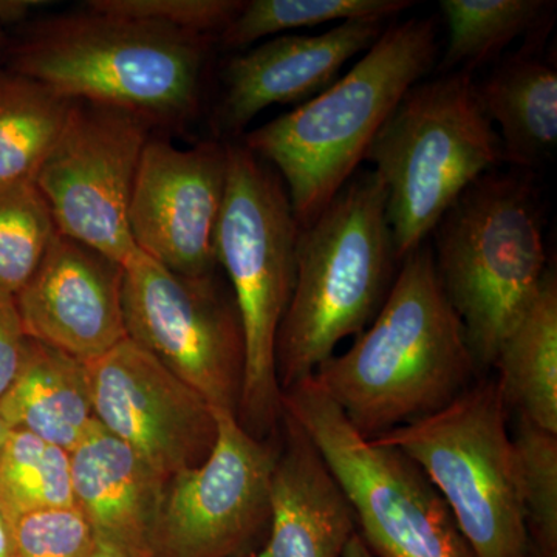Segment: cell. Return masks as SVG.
<instances>
[{"label":"cell","mask_w":557,"mask_h":557,"mask_svg":"<svg viewBox=\"0 0 557 557\" xmlns=\"http://www.w3.org/2000/svg\"><path fill=\"white\" fill-rule=\"evenodd\" d=\"M480 376L424 242L403 258L372 324L311 379L358 434L375 440L446 408Z\"/></svg>","instance_id":"obj_1"},{"label":"cell","mask_w":557,"mask_h":557,"mask_svg":"<svg viewBox=\"0 0 557 557\" xmlns=\"http://www.w3.org/2000/svg\"><path fill=\"white\" fill-rule=\"evenodd\" d=\"M399 263L383 183L372 170H358L299 228L295 289L276 338L281 392L313 376L341 341L372 324Z\"/></svg>","instance_id":"obj_2"},{"label":"cell","mask_w":557,"mask_h":557,"mask_svg":"<svg viewBox=\"0 0 557 557\" xmlns=\"http://www.w3.org/2000/svg\"><path fill=\"white\" fill-rule=\"evenodd\" d=\"M437 50L434 21L386 28L327 90L245 135L242 145L284 182L299 228L359 170L392 110L431 72Z\"/></svg>","instance_id":"obj_3"},{"label":"cell","mask_w":557,"mask_h":557,"mask_svg":"<svg viewBox=\"0 0 557 557\" xmlns=\"http://www.w3.org/2000/svg\"><path fill=\"white\" fill-rule=\"evenodd\" d=\"M209 42L211 36L87 9L33 24L14 47L10 72L70 100L177 123L199 108Z\"/></svg>","instance_id":"obj_4"},{"label":"cell","mask_w":557,"mask_h":557,"mask_svg":"<svg viewBox=\"0 0 557 557\" xmlns=\"http://www.w3.org/2000/svg\"><path fill=\"white\" fill-rule=\"evenodd\" d=\"M541 194L527 171L487 172L448 209L431 245L449 306L482 375L548 270Z\"/></svg>","instance_id":"obj_5"},{"label":"cell","mask_w":557,"mask_h":557,"mask_svg":"<svg viewBox=\"0 0 557 557\" xmlns=\"http://www.w3.org/2000/svg\"><path fill=\"white\" fill-rule=\"evenodd\" d=\"M225 196L215 228V259L228 277L245 336L237 418L262 440L284 417L276 338L296 282L299 225L276 171L242 143L226 145Z\"/></svg>","instance_id":"obj_6"},{"label":"cell","mask_w":557,"mask_h":557,"mask_svg":"<svg viewBox=\"0 0 557 557\" xmlns=\"http://www.w3.org/2000/svg\"><path fill=\"white\" fill-rule=\"evenodd\" d=\"M364 160L386 190V218L399 260L428 242L475 180L504 163L500 138L468 72L410 87Z\"/></svg>","instance_id":"obj_7"},{"label":"cell","mask_w":557,"mask_h":557,"mask_svg":"<svg viewBox=\"0 0 557 557\" xmlns=\"http://www.w3.org/2000/svg\"><path fill=\"white\" fill-rule=\"evenodd\" d=\"M509 417L496 379L483 375L446 408L375 438L423 469L475 557H527Z\"/></svg>","instance_id":"obj_8"},{"label":"cell","mask_w":557,"mask_h":557,"mask_svg":"<svg viewBox=\"0 0 557 557\" xmlns=\"http://www.w3.org/2000/svg\"><path fill=\"white\" fill-rule=\"evenodd\" d=\"M282 408L332 469L373 557H475L423 469L358 434L311 376L282 392Z\"/></svg>","instance_id":"obj_9"},{"label":"cell","mask_w":557,"mask_h":557,"mask_svg":"<svg viewBox=\"0 0 557 557\" xmlns=\"http://www.w3.org/2000/svg\"><path fill=\"white\" fill-rule=\"evenodd\" d=\"M123 269L127 336L212 409L237 416L245 336L231 288L215 273L183 276L141 251Z\"/></svg>","instance_id":"obj_10"},{"label":"cell","mask_w":557,"mask_h":557,"mask_svg":"<svg viewBox=\"0 0 557 557\" xmlns=\"http://www.w3.org/2000/svg\"><path fill=\"white\" fill-rule=\"evenodd\" d=\"M152 124L113 106L73 100L57 145L36 174L58 233L126 265L132 190Z\"/></svg>","instance_id":"obj_11"},{"label":"cell","mask_w":557,"mask_h":557,"mask_svg":"<svg viewBox=\"0 0 557 557\" xmlns=\"http://www.w3.org/2000/svg\"><path fill=\"white\" fill-rule=\"evenodd\" d=\"M214 410L218 438L203 463L170 480L156 555L233 557L270 522V485L278 450L252 437L236 413Z\"/></svg>","instance_id":"obj_12"},{"label":"cell","mask_w":557,"mask_h":557,"mask_svg":"<svg viewBox=\"0 0 557 557\" xmlns=\"http://www.w3.org/2000/svg\"><path fill=\"white\" fill-rule=\"evenodd\" d=\"M95 418L170 482L214 448V410L129 336L84 362Z\"/></svg>","instance_id":"obj_13"},{"label":"cell","mask_w":557,"mask_h":557,"mask_svg":"<svg viewBox=\"0 0 557 557\" xmlns=\"http://www.w3.org/2000/svg\"><path fill=\"white\" fill-rule=\"evenodd\" d=\"M226 170V145L205 141L180 149L149 138L129 207V230L139 251L183 276L215 273Z\"/></svg>","instance_id":"obj_14"},{"label":"cell","mask_w":557,"mask_h":557,"mask_svg":"<svg viewBox=\"0 0 557 557\" xmlns=\"http://www.w3.org/2000/svg\"><path fill=\"white\" fill-rule=\"evenodd\" d=\"M123 265L58 233L14 302L28 339L89 362L127 338Z\"/></svg>","instance_id":"obj_15"},{"label":"cell","mask_w":557,"mask_h":557,"mask_svg":"<svg viewBox=\"0 0 557 557\" xmlns=\"http://www.w3.org/2000/svg\"><path fill=\"white\" fill-rule=\"evenodd\" d=\"M386 22L348 21L319 35H281L234 57L225 67L219 121L228 134H244L262 110L304 104L339 79L341 70L366 53Z\"/></svg>","instance_id":"obj_16"},{"label":"cell","mask_w":557,"mask_h":557,"mask_svg":"<svg viewBox=\"0 0 557 557\" xmlns=\"http://www.w3.org/2000/svg\"><path fill=\"white\" fill-rule=\"evenodd\" d=\"M284 448L270 485V536L249 557H343L357 533L354 508L317 445L284 410Z\"/></svg>","instance_id":"obj_17"},{"label":"cell","mask_w":557,"mask_h":557,"mask_svg":"<svg viewBox=\"0 0 557 557\" xmlns=\"http://www.w3.org/2000/svg\"><path fill=\"white\" fill-rule=\"evenodd\" d=\"M75 505L95 537L131 557L156 556L168 482L101 424L70 453Z\"/></svg>","instance_id":"obj_18"},{"label":"cell","mask_w":557,"mask_h":557,"mask_svg":"<svg viewBox=\"0 0 557 557\" xmlns=\"http://www.w3.org/2000/svg\"><path fill=\"white\" fill-rule=\"evenodd\" d=\"M0 417L11 431L28 432L72 453L100 424L86 364L28 339L20 372L0 398Z\"/></svg>","instance_id":"obj_19"},{"label":"cell","mask_w":557,"mask_h":557,"mask_svg":"<svg viewBox=\"0 0 557 557\" xmlns=\"http://www.w3.org/2000/svg\"><path fill=\"white\" fill-rule=\"evenodd\" d=\"M475 91L486 119L498 127L505 163L533 170L557 143V72L530 49L508 58Z\"/></svg>","instance_id":"obj_20"},{"label":"cell","mask_w":557,"mask_h":557,"mask_svg":"<svg viewBox=\"0 0 557 557\" xmlns=\"http://www.w3.org/2000/svg\"><path fill=\"white\" fill-rule=\"evenodd\" d=\"M493 369L509 416L557 434V277L552 267L498 348Z\"/></svg>","instance_id":"obj_21"},{"label":"cell","mask_w":557,"mask_h":557,"mask_svg":"<svg viewBox=\"0 0 557 557\" xmlns=\"http://www.w3.org/2000/svg\"><path fill=\"white\" fill-rule=\"evenodd\" d=\"M73 100L20 73H0V186L35 180Z\"/></svg>","instance_id":"obj_22"},{"label":"cell","mask_w":557,"mask_h":557,"mask_svg":"<svg viewBox=\"0 0 557 557\" xmlns=\"http://www.w3.org/2000/svg\"><path fill=\"white\" fill-rule=\"evenodd\" d=\"M555 9L547 0H442L448 44L438 69L471 73L520 36L545 35Z\"/></svg>","instance_id":"obj_23"},{"label":"cell","mask_w":557,"mask_h":557,"mask_svg":"<svg viewBox=\"0 0 557 557\" xmlns=\"http://www.w3.org/2000/svg\"><path fill=\"white\" fill-rule=\"evenodd\" d=\"M65 507H75L70 453L11 431L0 450V511L9 530L22 516Z\"/></svg>","instance_id":"obj_24"},{"label":"cell","mask_w":557,"mask_h":557,"mask_svg":"<svg viewBox=\"0 0 557 557\" xmlns=\"http://www.w3.org/2000/svg\"><path fill=\"white\" fill-rule=\"evenodd\" d=\"M413 5L410 0H251L220 35L225 49H245L267 36L339 21H384Z\"/></svg>","instance_id":"obj_25"},{"label":"cell","mask_w":557,"mask_h":557,"mask_svg":"<svg viewBox=\"0 0 557 557\" xmlns=\"http://www.w3.org/2000/svg\"><path fill=\"white\" fill-rule=\"evenodd\" d=\"M57 234L35 180L0 186V296L16 298Z\"/></svg>","instance_id":"obj_26"},{"label":"cell","mask_w":557,"mask_h":557,"mask_svg":"<svg viewBox=\"0 0 557 557\" xmlns=\"http://www.w3.org/2000/svg\"><path fill=\"white\" fill-rule=\"evenodd\" d=\"M525 508L527 557H557V434L515 418Z\"/></svg>","instance_id":"obj_27"},{"label":"cell","mask_w":557,"mask_h":557,"mask_svg":"<svg viewBox=\"0 0 557 557\" xmlns=\"http://www.w3.org/2000/svg\"><path fill=\"white\" fill-rule=\"evenodd\" d=\"M240 0H91L87 9L127 20L152 22L196 35H222L239 16Z\"/></svg>","instance_id":"obj_28"},{"label":"cell","mask_w":557,"mask_h":557,"mask_svg":"<svg viewBox=\"0 0 557 557\" xmlns=\"http://www.w3.org/2000/svg\"><path fill=\"white\" fill-rule=\"evenodd\" d=\"M10 536L21 557H89L97 541L76 505L22 516L10 527Z\"/></svg>","instance_id":"obj_29"},{"label":"cell","mask_w":557,"mask_h":557,"mask_svg":"<svg viewBox=\"0 0 557 557\" xmlns=\"http://www.w3.org/2000/svg\"><path fill=\"white\" fill-rule=\"evenodd\" d=\"M27 343L14 298L0 296V398L20 372Z\"/></svg>","instance_id":"obj_30"},{"label":"cell","mask_w":557,"mask_h":557,"mask_svg":"<svg viewBox=\"0 0 557 557\" xmlns=\"http://www.w3.org/2000/svg\"><path fill=\"white\" fill-rule=\"evenodd\" d=\"M44 0H0V25L13 24L28 16L32 10L46 5Z\"/></svg>","instance_id":"obj_31"},{"label":"cell","mask_w":557,"mask_h":557,"mask_svg":"<svg viewBox=\"0 0 557 557\" xmlns=\"http://www.w3.org/2000/svg\"><path fill=\"white\" fill-rule=\"evenodd\" d=\"M89 557H131L124 549L110 544V542L97 539L95 541L94 549H91Z\"/></svg>","instance_id":"obj_32"},{"label":"cell","mask_w":557,"mask_h":557,"mask_svg":"<svg viewBox=\"0 0 557 557\" xmlns=\"http://www.w3.org/2000/svg\"><path fill=\"white\" fill-rule=\"evenodd\" d=\"M343 557H373L372 553L369 552V548L366 547L362 539L359 537L358 533L354 534V537L348 541L346 552H344Z\"/></svg>","instance_id":"obj_33"},{"label":"cell","mask_w":557,"mask_h":557,"mask_svg":"<svg viewBox=\"0 0 557 557\" xmlns=\"http://www.w3.org/2000/svg\"><path fill=\"white\" fill-rule=\"evenodd\" d=\"M11 555H14V553L10 530L5 519H3L2 511H0V557H9Z\"/></svg>","instance_id":"obj_34"},{"label":"cell","mask_w":557,"mask_h":557,"mask_svg":"<svg viewBox=\"0 0 557 557\" xmlns=\"http://www.w3.org/2000/svg\"><path fill=\"white\" fill-rule=\"evenodd\" d=\"M11 429L7 426L5 421H3V418L0 417V450H2L3 445H5L7 438H9Z\"/></svg>","instance_id":"obj_35"},{"label":"cell","mask_w":557,"mask_h":557,"mask_svg":"<svg viewBox=\"0 0 557 557\" xmlns=\"http://www.w3.org/2000/svg\"><path fill=\"white\" fill-rule=\"evenodd\" d=\"M9 557H21V556H17V555H11V556H9Z\"/></svg>","instance_id":"obj_36"}]
</instances>
